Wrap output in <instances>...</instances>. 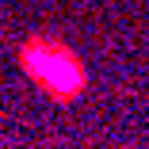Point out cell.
<instances>
[{"instance_id": "obj_1", "label": "cell", "mask_w": 149, "mask_h": 149, "mask_svg": "<svg viewBox=\"0 0 149 149\" xmlns=\"http://www.w3.org/2000/svg\"><path fill=\"white\" fill-rule=\"evenodd\" d=\"M19 69L27 73L42 96L54 103H73L88 88V69L77 57V50L54 35H31L19 46Z\"/></svg>"}]
</instances>
